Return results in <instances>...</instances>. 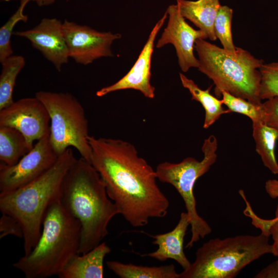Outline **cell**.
<instances>
[{
    "label": "cell",
    "instance_id": "obj_1",
    "mask_svg": "<svg viewBox=\"0 0 278 278\" xmlns=\"http://www.w3.org/2000/svg\"><path fill=\"white\" fill-rule=\"evenodd\" d=\"M91 163L105 183L109 197L132 226L144 227L151 218L164 217L169 202L159 188L155 170L131 143L89 135Z\"/></svg>",
    "mask_w": 278,
    "mask_h": 278
},
{
    "label": "cell",
    "instance_id": "obj_2",
    "mask_svg": "<svg viewBox=\"0 0 278 278\" xmlns=\"http://www.w3.org/2000/svg\"><path fill=\"white\" fill-rule=\"evenodd\" d=\"M60 200L81 224L78 254H84L100 244L108 234L110 221L119 214L99 174L82 157L76 159L68 170Z\"/></svg>",
    "mask_w": 278,
    "mask_h": 278
},
{
    "label": "cell",
    "instance_id": "obj_3",
    "mask_svg": "<svg viewBox=\"0 0 278 278\" xmlns=\"http://www.w3.org/2000/svg\"><path fill=\"white\" fill-rule=\"evenodd\" d=\"M76 160L72 148H68L41 176L0 194L2 213L14 217L22 225L24 255L28 254L36 245L46 213L53 203L60 200L64 179Z\"/></svg>",
    "mask_w": 278,
    "mask_h": 278
},
{
    "label": "cell",
    "instance_id": "obj_4",
    "mask_svg": "<svg viewBox=\"0 0 278 278\" xmlns=\"http://www.w3.org/2000/svg\"><path fill=\"white\" fill-rule=\"evenodd\" d=\"M42 228L31 252L13 265L26 278L58 276L70 259L78 254L81 224L66 211L60 200L47 210Z\"/></svg>",
    "mask_w": 278,
    "mask_h": 278
},
{
    "label": "cell",
    "instance_id": "obj_5",
    "mask_svg": "<svg viewBox=\"0 0 278 278\" xmlns=\"http://www.w3.org/2000/svg\"><path fill=\"white\" fill-rule=\"evenodd\" d=\"M195 48L199 58L198 68L213 80L216 96L220 97L225 91L254 103H262L259 68L263 60L241 48L231 51L203 39L196 41Z\"/></svg>",
    "mask_w": 278,
    "mask_h": 278
},
{
    "label": "cell",
    "instance_id": "obj_6",
    "mask_svg": "<svg viewBox=\"0 0 278 278\" xmlns=\"http://www.w3.org/2000/svg\"><path fill=\"white\" fill-rule=\"evenodd\" d=\"M269 236L240 235L204 242L194 262L179 278H232L245 266L266 254L272 253Z\"/></svg>",
    "mask_w": 278,
    "mask_h": 278
},
{
    "label": "cell",
    "instance_id": "obj_7",
    "mask_svg": "<svg viewBox=\"0 0 278 278\" xmlns=\"http://www.w3.org/2000/svg\"><path fill=\"white\" fill-rule=\"evenodd\" d=\"M35 96L44 105L50 118V142L60 155L74 147L81 157L91 163L92 150L88 141V121L78 100L68 93L40 91Z\"/></svg>",
    "mask_w": 278,
    "mask_h": 278
},
{
    "label": "cell",
    "instance_id": "obj_8",
    "mask_svg": "<svg viewBox=\"0 0 278 278\" xmlns=\"http://www.w3.org/2000/svg\"><path fill=\"white\" fill-rule=\"evenodd\" d=\"M217 145L216 137L212 135L204 141L202 147L204 157L201 161L187 157L178 163H161L155 169L158 179L173 186L184 202L192 232L190 239L186 244V248H190L194 243L212 232L210 225L197 212L194 187L197 179L207 172L216 162Z\"/></svg>",
    "mask_w": 278,
    "mask_h": 278
},
{
    "label": "cell",
    "instance_id": "obj_9",
    "mask_svg": "<svg viewBox=\"0 0 278 278\" xmlns=\"http://www.w3.org/2000/svg\"><path fill=\"white\" fill-rule=\"evenodd\" d=\"M49 135L37 141L33 148L15 164L0 165V194L18 188L35 180L56 162L59 156Z\"/></svg>",
    "mask_w": 278,
    "mask_h": 278
},
{
    "label": "cell",
    "instance_id": "obj_10",
    "mask_svg": "<svg viewBox=\"0 0 278 278\" xmlns=\"http://www.w3.org/2000/svg\"><path fill=\"white\" fill-rule=\"evenodd\" d=\"M62 31L70 58L84 65L102 57H112L111 45L121 37L119 33L99 31L66 20L62 24Z\"/></svg>",
    "mask_w": 278,
    "mask_h": 278
},
{
    "label": "cell",
    "instance_id": "obj_11",
    "mask_svg": "<svg viewBox=\"0 0 278 278\" xmlns=\"http://www.w3.org/2000/svg\"><path fill=\"white\" fill-rule=\"evenodd\" d=\"M0 126L19 131L29 144L49 135L50 118L44 105L36 96L20 99L0 110Z\"/></svg>",
    "mask_w": 278,
    "mask_h": 278
},
{
    "label": "cell",
    "instance_id": "obj_12",
    "mask_svg": "<svg viewBox=\"0 0 278 278\" xmlns=\"http://www.w3.org/2000/svg\"><path fill=\"white\" fill-rule=\"evenodd\" d=\"M166 12L168 18L167 25L157 41L156 47L160 48L168 44L173 45L179 65L183 72L191 67L198 68L199 61L194 54L195 42L198 39H207L205 34L199 29H195L185 21L177 4L169 5Z\"/></svg>",
    "mask_w": 278,
    "mask_h": 278
},
{
    "label": "cell",
    "instance_id": "obj_13",
    "mask_svg": "<svg viewBox=\"0 0 278 278\" xmlns=\"http://www.w3.org/2000/svg\"><path fill=\"white\" fill-rule=\"evenodd\" d=\"M167 17L165 12L155 24L137 59L128 73L115 83L97 91L96 96L103 97L113 92L133 89L139 91L147 98H154L155 88L150 83L151 58L155 40Z\"/></svg>",
    "mask_w": 278,
    "mask_h": 278
},
{
    "label": "cell",
    "instance_id": "obj_14",
    "mask_svg": "<svg viewBox=\"0 0 278 278\" xmlns=\"http://www.w3.org/2000/svg\"><path fill=\"white\" fill-rule=\"evenodd\" d=\"M62 24L56 18H44L33 28L15 31L13 34L28 40L32 46L60 72L62 65L67 63L70 58Z\"/></svg>",
    "mask_w": 278,
    "mask_h": 278
},
{
    "label": "cell",
    "instance_id": "obj_15",
    "mask_svg": "<svg viewBox=\"0 0 278 278\" xmlns=\"http://www.w3.org/2000/svg\"><path fill=\"white\" fill-rule=\"evenodd\" d=\"M189 225L190 221L187 212H182L177 224L170 232L156 235L141 232L152 237L154 239L152 244L158 246L156 251L142 256L150 257L160 262L173 259L182 267L183 270H186L191 263L184 252L183 242Z\"/></svg>",
    "mask_w": 278,
    "mask_h": 278
},
{
    "label": "cell",
    "instance_id": "obj_16",
    "mask_svg": "<svg viewBox=\"0 0 278 278\" xmlns=\"http://www.w3.org/2000/svg\"><path fill=\"white\" fill-rule=\"evenodd\" d=\"M111 252L105 242H101L84 254H77L59 274L60 278H102L103 261Z\"/></svg>",
    "mask_w": 278,
    "mask_h": 278
},
{
    "label": "cell",
    "instance_id": "obj_17",
    "mask_svg": "<svg viewBox=\"0 0 278 278\" xmlns=\"http://www.w3.org/2000/svg\"><path fill=\"white\" fill-rule=\"evenodd\" d=\"M179 11L212 41L217 39L215 21L220 7L219 0H176Z\"/></svg>",
    "mask_w": 278,
    "mask_h": 278
},
{
    "label": "cell",
    "instance_id": "obj_18",
    "mask_svg": "<svg viewBox=\"0 0 278 278\" xmlns=\"http://www.w3.org/2000/svg\"><path fill=\"white\" fill-rule=\"evenodd\" d=\"M182 86L187 89L192 95V99L199 102L205 110L203 128L207 129L213 125L220 116L231 111L222 107L221 100L210 93L212 86L205 90L200 89L195 82L182 73L179 74Z\"/></svg>",
    "mask_w": 278,
    "mask_h": 278
},
{
    "label": "cell",
    "instance_id": "obj_19",
    "mask_svg": "<svg viewBox=\"0 0 278 278\" xmlns=\"http://www.w3.org/2000/svg\"><path fill=\"white\" fill-rule=\"evenodd\" d=\"M33 147L18 130L0 126V160L3 164L8 166L15 164Z\"/></svg>",
    "mask_w": 278,
    "mask_h": 278
},
{
    "label": "cell",
    "instance_id": "obj_20",
    "mask_svg": "<svg viewBox=\"0 0 278 278\" xmlns=\"http://www.w3.org/2000/svg\"><path fill=\"white\" fill-rule=\"evenodd\" d=\"M109 270L121 278H179L173 264L160 266H144L115 260L107 261Z\"/></svg>",
    "mask_w": 278,
    "mask_h": 278
},
{
    "label": "cell",
    "instance_id": "obj_21",
    "mask_svg": "<svg viewBox=\"0 0 278 278\" xmlns=\"http://www.w3.org/2000/svg\"><path fill=\"white\" fill-rule=\"evenodd\" d=\"M253 136L256 151L260 155L264 165L274 175H278V163L274 149L278 140L277 131L265 123L252 124Z\"/></svg>",
    "mask_w": 278,
    "mask_h": 278
},
{
    "label": "cell",
    "instance_id": "obj_22",
    "mask_svg": "<svg viewBox=\"0 0 278 278\" xmlns=\"http://www.w3.org/2000/svg\"><path fill=\"white\" fill-rule=\"evenodd\" d=\"M0 75V110L14 101L12 95L16 78L25 65V58L20 55H11L1 62Z\"/></svg>",
    "mask_w": 278,
    "mask_h": 278
},
{
    "label": "cell",
    "instance_id": "obj_23",
    "mask_svg": "<svg viewBox=\"0 0 278 278\" xmlns=\"http://www.w3.org/2000/svg\"><path fill=\"white\" fill-rule=\"evenodd\" d=\"M223 104L229 110L245 115L249 117L252 124L265 123V113L263 103L257 105L245 99L235 96L223 91L221 92Z\"/></svg>",
    "mask_w": 278,
    "mask_h": 278
},
{
    "label": "cell",
    "instance_id": "obj_24",
    "mask_svg": "<svg viewBox=\"0 0 278 278\" xmlns=\"http://www.w3.org/2000/svg\"><path fill=\"white\" fill-rule=\"evenodd\" d=\"M30 0H21V4L15 11L8 20L0 28V62L12 55L13 50L11 45V37L13 33V29L20 21L26 23L28 16L24 14V9Z\"/></svg>",
    "mask_w": 278,
    "mask_h": 278
},
{
    "label": "cell",
    "instance_id": "obj_25",
    "mask_svg": "<svg viewBox=\"0 0 278 278\" xmlns=\"http://www.w3.org/2000/svg\"><path fill=\"white\" fill-rule=\"evenodd\" d=\"M233 9L228 6H220L214 23V31L224 49L235 51L231 31Z\"/></svg>",
    "mask_w": 278,
    "mask_h": 278
},
{
    "label": "cell",
    "instance_id": "obj_26",
    "mask_svg": "<svg viewBox=\"0 0 278 278\" xmlns=\"http://www.w3.org/2000/svg\"><path fill=\"white\" fill-rule=\"evenodd\" d=\"M259 71L262 76L260 99L267 100L278 97V62L263 63Z\"/></svg>",
    "mask_w": 278,
    "mask_h": 278
},
{
    "label": "cell",
    "instance_id": "obj_27",
    "mask_svg": "<svg viewBox=\"0 0 278 278\" xmlns=\"http://www.w3.org/2000/svg\"><path fill=\"white\" fill-rule=\"evenodd\" d=\"M2 214L0 218V238H2L8 235L23 238V231L20 222L9 215Z\"/></svg>",
    "mask_w": 278,
    "mask_h": 278
},
{
    "label": "cell",
    "instance_id": "obj_28",
    "mask_svg": "<svg viewBox=\"0 0 278 278\" xmlns=\"http://www.w3.org/2000/svg\"><path fill=\"white\" fill-rule=\"evenodd\" d=\"M263 106L265 113V124L278 132V97L267 99Z\"/></svg>",
    "mask_w": 278,
    "mask_h": 278
},
{
    "label": "cell",
    "instance_id": "obj_29",
    "mask_svg": "<svg viewBox=\"0 0 278 278\" xmlns=\"http://www.w3.org/2000/svg\"><path fill=\"white\" fill-rule=\"evenodd\" d=\"M269 233L273 240V243L272 244V254L276 256L278 259V205L275 211V217L272 219V222L269 228Z\"/></svg>",
    "mask_w": 278,
    "mask_h": 278
},
{
    "label": "cell",
    "instance_id": "obj_30",
    "mask_svg": "<svg viewBox=\"0 0 278 278\" xmlns=\"http://www.w3.org/2000/svg\"><path fill=\"white\" fill-rule=\"evenodd\" d=\"M254 277L278 278V259L263 268Z\"/></svg>",
    "mask_w": 278,
    "mask_h": 278
},
{
    "label": "cell",
    "instance_id": "obj_31",
    "mask_svg": "<svg viewBox=\"0 0 278 278\" xmlns=\"http://www.w3.org/2000/svg\"><path fill=\"white\" fill-rule=\"evenodd\" d=\"M265 190L272 199L278 198V180L269 179L266 182Z\"/></svg>",
    "mask_w": 278,
    "mask_h": 278
},
{
    "label": "cell",
    "instance_id": "obj_32",
    "mask_svg": "<svg viewBox=\"0 0 278 278\" xmlns=\"http://www.w3.org/2000/svg\"><path fill=\"white\" fill-rule=\"evenodd\" d=\"M36 2L39 6H47L53 4L55 0H30Z\"/></svg>",
    "mask_w": 278,
    "mask_h": 278
}]
</instances>
